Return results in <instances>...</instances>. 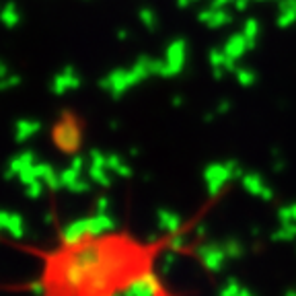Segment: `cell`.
Listing matches in <instances>:
<instances>
[{"mask_svg":"<svg viewBox=\"0 0 296 296\" xmlns=\"http://www.w3.org/2000/svg\"><path fill=\"white\" fill-rule=\"evenodd\" d=\"M37 259V296H177L161 274L175 236H142L130 228L82 226L47 245H17Z\"/></svg>","mask_w":296,"mask_h":296,"instance_id":"1","label":"cell"},{"mask_svg":"<svg viewBox=\"0 0 296 296\" xmlns=\"http://www.w3.org/2000/svg\"><path fill=\"white\" fill-rule=\"evenodd\" d=\"M80 132H82L80 122L76 117H72V115H66L54 126V142H56V146L60 148V151L72 153L80 144V138H82Z\"/></svg>","mask_w":296,"mask_h":296,"instance_id":"2","label":"cell"},{"mask_svg":"<svg viewBox=\"0 0 296 296\" xmlns=\"http://www.w3.org/2000/svg\"><path fill=\"white\" fill-rule=\"evenodd\" d=\"M280 13H282V17L278 19V23L280 25H290L296 19V0H282Z\"/></svg>","mask_w":296,"mask_h":296,"instance_id":"3","label":"cell"},{"mask_svg":"<svg viewBox=\"0 0 296 296\" xmlns=\"http://www.w3.org/2000/svg\"><path fill=\"white\" fill-rule=\"evenodd\" d=\"M228 19H230V17H228L226 13H222V11H216V9L202 13V21H208L210 25H222V23H226Z\"/></svg>","mask_w":296,"mask_h":296,"instance_id":"4","label":"cell"},{"mask_svg":"<svg viewBox=\"0 0 296 296\" xmlns=\"http://www.w3.org/2000/svg\"><path fill=\"white\" fill-rule=\"evenodd\" d=\"M153 17H155V15H153L151 11H142V19H144V23H151V25H153Z\"/></svg>","mask_w":296,"mask_h":296,"instance_id":"5","label":"cell"},{"mask_svg":"<svg viewBox=\"0 0 296 296\" xmlns=\"http://www.w3.org/2000/svg\"><path fill=\"white\" fill-rule=\"evenodd\" d=\"M247 5H249V0H236V9H239V11H243Z\"/></svg>","mask_w":296,"mask_h":296,"instance_id":"6","label":"cell"},{"mask_svg":"<svg viewBox=\"0 0 296 296\" xmlns=\"http://www.w3.org/2000/svg\"><path fill=\"white\" fill-rule=\"evenodd\" d=\"M226 3H230V0H214V7L218 9V7H222V5H226Z\"/></svg>","mask_w":296,"mask_h":296,"instance_id":"7","label":"cell"},{"mask_svg":"<svg viewBox=\"0 0 296 296\" xmlns=\"http://www.w3.org/2000/svg\"><path fill=\"white\" fill-rule=\"evenodd\" d=\"M189 3H193V0H179V7H185V5H189Z\"/></svg>","mask_w":296,"mask_h":296,"instance_id":"8","label":"cell"}]
</instances>
